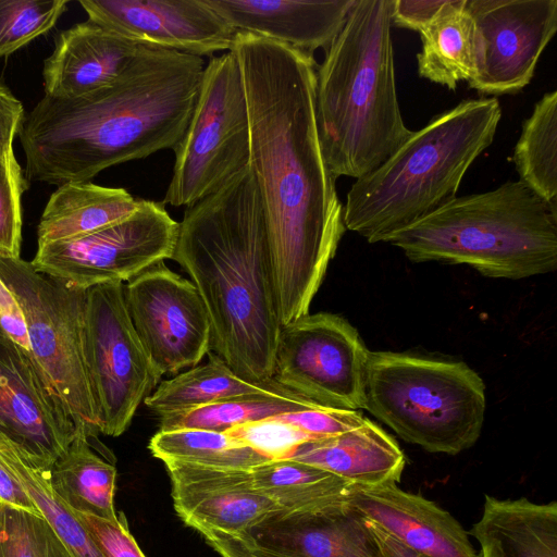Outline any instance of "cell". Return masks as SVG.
Segmentation results:
<instances>
[{"label": "cell", "mask_w": 557, "mask_h": 557, "mask_svg": "<svg viewBox=\"0 0 557 557\" xmlns=\"http://www.w3.org/2000/svg\"><path fill=\"white\" fill-rule=\"evenodd\" d=\"M281 326L309 313L345 233L344 205L315 122L317 62L285 45L237 33Z\"/></svg>", "instance_id": "1"}, {"label": "cell", "mask_w": 557, "mask_h": 557, "mask_svg": "<svg viewBox=\"0 0 557 557\" xmlns=\"http://www.w3.org/2000/svg\"><path fill=\"white\" fill-rule=\"evenodd\" d=\"M203 58L161 49L119 82L74 97L42 99L18 131L29 181L90 182L104 169L182 140L197 102Z\"/></svg>", "instance_id": "2"}, {"label": "cell", "mask_w": 557, "mask_h": 557, "mask_svg": "<svg viewBox=\"0 0 557 557\" xmlns=\"http://www.w3.org/2000/svg\"><path fill=\"white\" fill-rule=\"evenodd\" d=\"M172 259L189 274L206 306L211 351L244 380L272 381L282 326L250 165L186 208Z\"/></svg>", "instance_id": "3"}, {"label": "cell", "mask_w": 557, "mask_h": 557, "mask_svg": "<svg viewBox=\"0 0 557 557\" xmlns=\"http://www.w3.org/2000/svg\"><path fill=\"white\" fill-rule=\"evenodd\" d=\"M394 0H355L317 65L314 109L324 160L335 178H360L412 134L397 97Z\"/></svg>", "instance_id": "4"}, {"label": "cell", "mask_w": 557, "mask_h": 557, "mask_svg": "<svg viewBox=\"0 0 557 557\" xmlns=\"http://www.w3.org/2000/svg\"><path fill=\"white\" fill-rule=\"evenodd\" d=\"M500 119L498 99L480 97L460 101L412 132L350 186L345 228L369 243H387L455 198L467 171L494 141Z\"/></svg>", "instance_id": "5"}, {"label": "cell", "mask_w": 557, "mask_h": 557, "mask_svg": "<svg viewBox=\"0 0 557 557\" xmlns=\"http://www.w3.org/2000/svg\"><path fill=\"white\" fill-rule=\"evenodd\" d=\"M414 262L467 264L490 277L520 280L557 268V211L518 181L455 197L393 235Z\"/></svg>", "instance_id": "6"}, {"label": "cell", "mask_w": 557, "mask_h": 557, "mask_svg": "<svg viewBox=\"0 0 557 557\" xmlns=\"http://www.w3.org/2000/svg\"><path fill=\"white\" fill-rule=\"evenodd\" d=\"M363 409L430 453L472 447L484 423L485 385L462 361L368 352Z\"/></svg>", "instance_id": "7"}, {"label": "cell", "mask_w": 557, "mask_h": 557, "mask_svg": "<svg viewBox=\"0 0 557 557\" xmlns=\"http://www.w3.org/2000/svg\"><path fill=\"white\" fill-rule=\"evenodd\" d=\"M0 280L23 313L30 354L65 406L76 432L98 440L84 347L86 290L37 272L21 257L0 255Z\"/></svg>", "instance_id": "8"}, {"label": "cell", "mask_w": 557, "mask_h": 557, "mask_svg": "<svg viewBox=\"0 0 557 557\" xmlns=\"http://www.w3.org/2000/svg\"><path fill=\"white\" fill-rule=\"evenodd\" d=\"M164 206L190 207L215 193L250 162L246 91L235 53L206 63L189 125L176 148Z\"/></svg>", "instance_id": "9"}, {"label": "cell", "mask_w": 557, "mask_h": 557, "mask_svg": "<svg viewBox=\"0 0 557 557\" xmlns=\"http://www.w3.org/2000/svg\"><path fill=\"white\" fill-rule=\"evenodd\" d=\"M84 347L99 432L120 436L162 377L134 329L123 283L86 289Z\"/></svg>", "instance_id": "10"}, {"label": "cell", "mask_w": 557, "mask_h": 557, "mask_svg": "<svg viewBox=\"0 0 557 557\" xmlns=\"http://www.w3.org/2000/svg\"><path fill=\"white\" fill-rule=\"evenodd\" d=\"M178 235L161 201L140 199L124 220L95 233L38 245L30 261L40 273L88 289L128 282L148 268L172 259Z\"/></svg>", "instance_id": "11"}, {"label": "cell", "mask_w": 557, "mask_h": 557, "mask_svg": "<svg viewBox=\"0 0 557 557\" xmlns=\"http://www.w3.org/2000/svg\"><path fill=\"white\" fill-rule=\"evenodd\" d=\"M368 352L344 318L308 313L281 327L272 381L325 407L363 409Z\"/></svg>", "instance_id": "12"}, {"label": "cell", "mask_w": 557, "mask_h": 557, "mask_svg": "<svg viewBox=\"0 0 557 557\" xmlns=\"http://www.w3.org/2000/svg\"><path fill=\"white\" fill-rule=\"evenodd\" d=\"M134 329L161 375L197 366L211 351V324L191 281L154 264L124 285Z\"/></svg>", "instance_id": "13"}, {"label": "cell", "mask_w": 557, "mask_h": 557, "mask_svg": "<svg viewBox=\"0 0 557 557\" xmlns=\"http://www.w3.org/2000/svg\"><path fill=\"white\" fill-rule=\"evenodd\" d=\"M475 26V75L469 88L516 94L533 78L557 32V0H466Z\"/></svg>", "instance_id": "14"}, {"label": "cell", "mask_w": 557, "mask_h": 557, "mask_svg": "<svg viewBox=\"0 0 557 557\" xmlns=\"http://www.w3.org/2000/svg\"><path fill=\"white\" fill-rule=\"evenodd\" d=\"M0 434L30 467L45 472L76 434L32 354L7 336L0 337Z\"/></svg>", "instance_id": "15"}, {"label": "cell", "mask_w": 557, "mask_h": 557, "mask_svg": "<svg viewBox=\"0 0 557 557\" xmlns=\"http://www.w3.org/2000/svg\"><path fill=\"white\" fill-rule=\"evenodd\" d=\"M88 20L133 41L191 55L231 51L237 32L205 0H79Z\"/></svg>", "instance_id": "16"}, {"label": "cell", "mask_w": 557, "mask_h": 557, "mask_svg": "<svg viewBox=\"0 0 557 557\" xmlns=\"http://www.w3.org/2000/svg\"><path fill=\"white\" fill-rule=\"evenodd\" d=\"M164 465L177 516L199 533L211 531L239 536L281 511L257 490L251 470L171 461Z\"/></svg>", "instance_id": "17"}, {"label": "cell", "mask_w": 557, "mask_h": 557, "mask_svg": "<svg viewBox=\"0 0 557 557\" xmlns=\"http://www.w3.org/2000/svg\"><path fill=\"white\" fill-rule=\"evenodd\" d=\"M161 48L133 41L89 20L61 32L42 69L45 96L74 98L127 76Z\"/></svg>", "instance_id": "18"}, {"label": "cell", "mask_w": 557, "mask_h": 557, "mask_svg": "<svg viewBox=\"0 0 557 557\" xmlns=\"http://www.w3.org/2000/svg\"><path fill=\"white\" fill-rule=\"evenodd\" d=\"M237 537L260 557H384L346 500L312 513H276Z\"/></svg>", "instance_id": "19"}, {"label": "cell", "mask_w": 557, "mask_h": 557, "mask_svg": "<svg viewBox=\"0 0 557 557\" xmlns=\"http://www.w3.org/2000/svg\"><path fill=\"white\" fill-rule=\"evenodd\" d=\"M346 502L416 552L429 557H479L468 533L448 511L395 482L352 485Z\"/></svg>", "instance_id": "20"}, {"label": "cell", "mask_w": 557, "mask_h": 557, "mask_svg": "<svg viewBox=\"0 0 557 557\" xmlns=\"http://www.w3.org/2000/svg\"><path fill=\"white\" fill-rule=\"evenodd\" d=\"M237 33L313 55L326 51L355 0H205Z\"/></svg>", "instance_id": "21"}, {"label": "cell", "mask_w": 557, "mask_h": 557, "mask_svg": "<svg viewBox=\"0 0 557 557\" xmlns=\"http://www.w3.org/2000/svg\"><path fill=\"white\" fill-rule=\"evenodd\" d=\"M289 459L362 486L397 483L406 463L396 441L368 418L351 430L301 444Z\"/></svg>", "instance_id": "22"}, {"label": "cell", "mask_w": 557, "mask_h": 557, "mask_svg": "<svg viewBox=\"0 0 557 557\" xmlns=\"http://www.w3.org/2000/svg\"><path fill=\"white\" fill-rule=\"evenodd\" d=\"M470 535L496 557H557V503L485 495Z\"/></svg>", "instance_id": "23"}, {"label": "cell", "mask_w": 557, "mask_h": 557, "mask_svg": "<svg viewBox=\"0 0 557 557\" xmlns=\"http://www.w3.org/2000/svg\"><path fill=\"white\" fill-rule=\"evenodd\" d=\"M139 201L124 188L90 182L60 185L40 216L38 245L78 238L106 228L131 215Z\"/></svg>", "instance_id": "24"}, {"label": "cell", "mask_w": 557, "mask_h": 557, "mask_svg": "<svg viewBox=\"0 0 557 557\" xmlns=\"http://www.w3.org/2000/svg\"><path fill=\"white\" fill-rule=\"evenodd\" d=\"M90 437L76 432L65 451L48 472L54 494L74 512L116 521L114 493L116 468Z\"/></svg>", "instance_id": "25"}, {"label": "cell", "mask_w": 557, "mask_h": 557, "mask_svg": "<svg viewBox=\"0 0 557 557\" xmlns=\"http://www.w3.org/2000/svg\"><path fill=\"white\" fill-rule=\"evenodd\" d=\"M418 74L455 90L475 75V26L466 0H445L420 32Z\"/></svg>", "instance_id": "26"}, {"label": "cell", "mask_w": 557, "mask_h": 557, "mask_svg": "<svg viewBox=\"0 0 557 557\" xmlns=\"http://www.w3.org/2000/svg\"><path fill=\"white\" fill-rule=\"evenodd\" d=\"M255 486L285 516L321 511L346 500L354 484L323 469L293 459L251 469Z\"/></svg>", "instance_id": "27"}, {"label": "cell", "mask_w": 557, "mask_h": 557, "mask_svg": "<svg viewBox=\"0 0 557 557\" xmlns=\"http://www.w3.org/2000/svg\"><path fill=\"white\" fill-rule=\"evenodd\" d=\"M207 355L206 363L161 381L144 404L160 417L234 396L263 393L276 384L244 380L218 355L212 351Z\"/></svg>", "instance_id": "28"}, {"label": "cell", "mask_w": 557, "mask_h": 557, "mask_svg": "<svg viewBox=\"0 0 557 557\" xmlns=\"http://www.w3.org/2000/svg\"><path fill=\"white\" fill-rule=\"evenodd\" d=\"M278 384L271 389L225 398L160 416L159 431L201 429L225 432L234 426L318 406Z\"/></svg>", "instance_id": "29"}, {"label": "cell", "mask_w": 557, "mask_h": 557, "mask_svg": "<svg viewBox=\"0 0 557 557\" xmlns=\"http://www.w3.org/2000/svg\"><path fill=\"white\" fill-rule=\"evenodd\" d=\"M512 160L519 181L544 200L557 197V91L545 92L522 123Z\"/></svg>", "instance_id": "30"}, {"label": "cell", "mask_w": 557, "mask_h": 557, "mask_svg": "<svg viewBox=\"0 0 557 557\" xmlns=\"http://www.w3.org/2000/svg\"><path fill=\"white\" fill-rule=\"evenodd\" d=\"M151 454L161 461L209 468L251 470L265 457L226 432L201 429L158 431L149 441Z\"/></svg>", "instance_id": "31"}, {"label": "cell", "mask_w": 557, "mask_h": 557, "mask_svg": "<svg viewBox=\"0 0 557 557\" xmlns=\"http://www.w3.org/2000/svg\"><path fill=\"white\" fill-rule=\"evenodd\" d=\"M0 457L59 535L71 557H106L76 515L52 491L48 472L30 467L0 435Z\"/></svg>", "instance_id": "32"}, {"label": "cell", "mask_w": 557, "mask_h": 557, "mask_svg": "<svg viewBox=\"0 0 557 557\" xmlns=\"http://www.w3.org/2000/svg\"><path fill=\"white\" fill-rule=\"evenodd\" d=\"M0 557H71L45 516L0 500Z\"/></svg>", "instance_id": "33"}, {"label": "cell", "mask_w": 557, "mask_h": 557, "mask_svg": "<svg viewBox=\"0 0 557 557\" xmlns=\"http://www.w3.org/2000/svg\"><path fill=\"white\" fill-rule=\"evenodd\" d=\"M67 0H0V58L50 30Z\"/></svg>", "instance_id": "34"}, {"label": "cell", "mask_w": 557, "mask_h": 557, "mask_svg": "<svg viewBox=\"0 0 557 557\" xmlns=\"http://www.w3.org/2000/svg\"><path fill=\"white\" fill-rule=\"evenodd\" d=\"M27 180L14 153L0 158V255L17 258L22 243V195Z\"/></svg>", "instance_id": "35"}, {"label": "cell", "mask_w": 557, "mask_h": 557, "mask_svg": "<svg viewBox=\"0 0 557 557\" xmlns=\"http://www.w3.org/2000/svg\"><path fill=\"white\" fill-rule=\"evenodd\" d=\"M225 432L270 461L289 459L301 444L314 440L277 417L237 425Z\"/></svg>", "instance_id": "36"}, {"label": "cell", "mask_w": 557, "mask_h": 557, "mask_svg": "<svg viewBox=\"0 0 557 557\" xmlns=\"http://www.w3.org/2000/svg\"><path fill=\"white\" fill-rule=\"evenodd\" d=\"M311 438L332 436L360 425L364 418L359 410H347L322 405L276 416Z\"/></svg>", "instance_id": "37"}, {"label": "cell", "mask_w": 557, "mask_h": 557, "mask_svg": "<svg viewBox=\"0 0 557 557\" xmlns=\"http://www.w3.org/2000/svg\"><path fill=\"white\" fill-rule=\"evenodd\" d=\"M74 513L106 557H146L132 535L123 512L117 513L116 521Z\"/></svg>", "instance_id": "38"}, {"label": "cell", "mask_w": 557, "mask_h": 557, "mask_svg": "<svg viewBox=\"0 0 557 557\" xmlns=\"http://www.w3.org/2000/svg\"><path fill=\"white\" fill-rule=\"evenodd\" d=\"M25 116L22 102L0 84V158L13 154V140Z\"/></svg>", "instance_id": "39"}, {"label": "cell", "mask_w": 557, "mask_h": 557, "mask_svg": "<svg viewBox=\"0 0 557 557\" xmlns=\"http://www.w3.org/2000/svg\"><path fill=\"white\" fill-rule=\"evenodd\" d=\"M445 0H394L393 25L420 32L433 18Z\"/></svg>", "instance_id": "40"}, {"label": "cell", "mask_w": 557, "mask_h": 557, "mask_svg": "<svg viewBox=\"0 0 557 557\" xmlns=\"http://www.w3.org/2000/svg\"><path fill=\"white\" fill-rule=\"evenodd\" d=\"M200 534L221 557H260L237 536L211 531Z\"/></svg>", "instance_id": "41"}, {"label": "cell", "mask_w": 557, "mask_h": 557, "mask_svg": "<svg viewBox=\"0 0 557 557\" xmlns=\"http://www.w3.org/2000/svg\"><path fill=\"white\" fill-rule=\"evenodd\" d=\"M366 523L377 542L384 557H429L404 545L373 521L366 519Z\"/></svg>", "instance_id": "42"}, {"label": "cell", "mask_w": 557, "mask_h": 557, "mask_svg": "<svg viewBox=\"0 0 557 557\" xmlns=\"http://www.w3.org/2000/svg\"><path fill=\"white\" fill-rule=\"evenodd\" d=\"M479 557H496L492 552L487 549H481Z\"/></svg>", "instance_id": "43"}, {"label": "cell", "mask_w": 557, "mask_h": 557, "mask_svg": "<svg viewBox=\"0 0 557 557\" xmlns=\"http://www.w3.org/2000/svg\"><path fill=\"white\" fill-rule=\"evenodd\" d=\"M4 336H7V335L4 334V332L2 331V329H1V326H0V337H4ZM7 337H8V336H7Z\"/></svg>", "instance_id": "44"}]
</instances>
